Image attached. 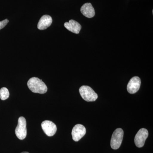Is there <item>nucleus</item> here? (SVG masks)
I'll list each match as a JSON object with an SVG mask.
<instances>
[{
    "label": "nucleus",
    "instance_id": "f257e3e1",
    "mask_svg": "<svg viewBox=\"0 0 153 153\" xmlns=\"http://www.w3.org/2000/svg\"><path fill=\"white\" fill-rule=\"evenodd\" d=\"M27 85L29 89L33 93L43 94L46 93L48 90L46 84L38 77H33L30 78L28 80Z\"/></svg>",
    "mask_w": 153,
    "mask_h": 153
},
{
    "label": "nucleus",
    "instance_id": "f03ea898",
    "mask_svg": "<svg viewBox=\"0 0 153 153\" xmlns=\"http://www.w3.org/2000/svg\"><path fill=\"white\" fill-rule=\"evenodd\" d=\"M79 92L81 97L86 101H95L98 98L97 94L91 88L87 85H82L80 87Z\"/></svg>",
    "mask_w": 153,
    "mask_h": 153
},
{
    "label": "nucleus",
    "instance_id": "7ed1b4c3",
    "mask_svg": "<svg viewBox=\"0 0 153 153\" xmlns=\"http://www.w3.org/2000/svg\"><path fill=\"white\" fill-rule=\"evenodd\" d=\"M124 132L120 128L116 129L114 132L111 140V146L113 149L116 150L120 147L123 140Z\"/></svg>",
    "mask_w": 153,
    "mask_h": 153
},
{
    "label": "nucleus",
    "instance_id": "20e7f679",
    "mask_svg": "<svg viewBox=\"0 0 153 153\" xmlns=\"http://www.w3.org/2000/svg\"><path fill=\"white\" fill-rule=\"evenodd\" d=\"M16 135L19 139L23 140L26 137L27 135V121L23 117L19 118L18 124L15 130Z\"/></svg>",
    "mask_w": 153,
    "mask_h": 153
},
{
    "label": "nucleus",
    "instance_id": "39448f33",
    "mask_svg": "<svg viewBox=\"0 0 153 153\" xmlns=\"http://www.w3.org/2000/svg\"><path fill=\"white\" fill-rule=\"evenodd\" d=\"M148 136L149 132L146 129L143 128L140 129L134 138V143L137 147L141 148L143 146Z\"/></svg>",
    "mask_w": 153,
    "mask_h": 153
},
{
    "label": "nucleus",
    "instance_id": "423d86ee",
    "mask_svg": "<svg viewBox=\"0 0 153 153\" xmlns=\"http://www.w3.org/2000/svg\"><path fill=\"white\" fill-rule=\"evenodd\" d=\"M41 127L48 136H53L57 131V126L54 123L49 120H45L41 123Z\"/></svg>",
    "mask_w": 153,
    "mask_h": 153
},
{
    "label": "nucleus",
    "instance_id": "0eeeda50",
    "mask_svg": "<svg viewBox=\"0 0 153 153\" xmlns=\"http://www.w3.org/2000/svg\"><path fill=\"white\" fill-rule=\"evenodd\" d=\"M86 134V129L81 124H77L74 126L72 129V139L74 141L77 142L84 136Z\"/></svg>",
    "mask_w": 153,
    "mask_h": 153
},
{
    "label": "nucleus",
    "instance_id": "6e6552de",
    "mask_svg": "<svg viewBox=\"0 0 153 153\" xmlns=\"http://www.w3.org/2000/svg\"><path fill=\"white\" fill-rule=\"evenodd\" d=\"M141 85V79L139 77L135 76L129 81L127 89L129 93L133 94L139 90Z\"/></svg>",
    "mask_w": 153,
    "mask_h": 153
},
{
    "label": "nucleus",
    "instance_id": "1a4fd4ad",
    "mask_svg": "<svg viewBox=\"0 0 153 153\" xmlns=\"http://www.w3.org/2000/svg\"><path fill=\"white\" fill-rule=\"evenodd\" d=\"M80 11L83 16L88 18H93L95 16V10L90 3L84 4L81 7Z\"/></svg>",
    "mask_w": 153,
    "mask_h": 153
},
{
    "label": "nucleus",
    "instance_id": "9d476101",
    "mask_svg": "<svg viewBox=\"0 0 153 153\" xmlns=\"http://www.w3.org/2000/svg\"><path fill=\"white\" fill-rule=\"evenodd\" d=\"M64 25L66 29L75 34H79L81 29V25L73 20H69V22L65 23Z\"/></svg>",
    "mask_w": 153,
    "mask_h": 153
},
{
    "label": "nucleus",
    "instance_id": "9b49d317",
    "mask_svg": "<svg viewBox=\"0 0 153 153\" xmlns=\"http://www.w3.org/2000/svg\"><path fill=\"white\" fill-rule=\"evenodd\" d=\"M52 19L49 15H44L41 17L38 24V28L40 30H44L52 25Z\"/></svg>",
    "mask_w": 153,
    "mask_h": 153
},
{
    "label": "nucleus",
    "instance_id": "f8f14e48",
    "mask_svg": "<svg viewBox=\"0 0 153 153\" xmlns=\"http://www.w3.org/2000/svg\"><path fill=\"white\" fill-rule=\"evenodd\" d=\"M10 93L8 89L5 87H3L0 89V97L3 100H6L9 98Z\"/></svg>",
    "mask_w": 153,
    "mask_h": 153
},
{
    "label": "nucleus",
    "instance_id": "ddd939ff",
    "mask_svg": "<svg viewBox=\"0 0 153 153\" xmlns=\"http://www.w3.org/2000/svg\"><path fill=\"white\" fill-rule=\"evenodd\" d=\"M9 22V20L8 19L3 20L1 22H0V30L3 29L7 25Z\"/></svg>",
    "mask_w": 153,
    "mask_h": 153
},
{
    "label": "nucleus",
    "instance_id": "4468645a",
    "mask_svg": "<svg viewBox=\"0 0 153 153\" xmlns=\"http://www.w3.org/2000/svg\"><path fill=\"white\" fill-rule=\"evenodd\" d=\"M21 153H29L28 152H22Z\"/></svg>",
    "mask_w": 153,
    "mask_h": 153
}]
</instances>
